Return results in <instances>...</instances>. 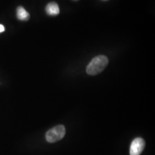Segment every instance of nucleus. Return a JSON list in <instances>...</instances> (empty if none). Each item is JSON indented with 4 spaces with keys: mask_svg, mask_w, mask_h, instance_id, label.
I'll return each instance as SVG.
<instances>
[{
    "mask_svg": "<svg viewBox=\"0 0 155 155\" xmlns=\"http://www.w3.org/2000/svg\"><path fill=\"white\" fill-rule=\"evenodd\" d=\"M108 59L105 55L95 56L86 68V72L90 75H96L102 72L108 64Z\"/></svg>",
    "mask_w": 155,
    "mask_h": 155,
    "instance_id": "1",
    "label": "nucleus"
},
{
    "mask_svg": "<svg viewBox=\"0 0 155 155\" xmlns=\"http://www.w3.org/2000/svg\"><path fill=\"white\" fill-rule=\"evenodd\" d=\"M102 1H109V0H102Z\"/></svg>",
    "mask_w": 155,
    "mask_h": 155,
    "instance_id": "7",
    "label": "nucleus"
},
{
    "mask_svg": "<svg viewBox=\"0 0 155 155\" xmlns=\"http://www.w3.org/2000/svg\"><path fill=\"white\" fill-rule=\"evenodd\" d=\"M75 1H77V0H75Z\"/></svg>",
    "mask_w": 155,
    "mask_h": 155,
    "instance_id": "8",
    "label": "nucleus"
},
{
    "mask_svg": "<svg viewBox=\"0 0 155 155\" xmlns=\"http://www.w3.org/2000/svg\"><path fill=\"white\" fill-rule=\"evenodd\" d=\"M47 13L50 16H56L59 14L60 9L57 3L52 2L49 3L45 8Z\"/></svg>",
    "mask_w": 155,
    "mask_h": 155,
    "instance_id": "4",
    "label": "nucleus"
},
{
    "mask_svg": "<svg viewBox=\"0 0 155 155\" xmlns=\"http://www.w3.org/2000/svg\"><path fill=\"white\" fill-rule=\"evenodd\" d=\"M66 134L65 127L59 125L50 129L45 134V138L48 142L53 143L63 139Z\"/></svg>",
    "mask_w": 155,
    "mask_h": 155,
    "instance_id": "2",
    "label": "nucleus"
},
{
    "mask_svg": "<svg viewBox=\"0 0 155 155\" xmlns=\"http://www.w3.org/2000/svg\"><path fill=\"white\" fill-rule=\"evenodd\" d=\"M5 30V29L4 26L3 25H2V24H0V33L3 32Z\"/></svg>",
    "mask_w": 155,
    "mask_h": 155,
    "instance_id": "6",
    "label": "nucleus"
},
{
    "mask_svg": "<svg viewBox=\"0 0 155 155\" xmlns=\"http://www.w3.org/2000/svg\"><path fill=\"white\" fill-rule=\"evenodd\" d=\"M145 142L142 138L138 137L133 140L130 147V155H140L144 150Z\"/></svg>",
    "mask_w": 155,
    "mask_h": 155,
    "instance_id": "3",
    "label": "nucleus"
},
{
    "mask_svg": "<svg viewBox=\"0 0 155 155\" xmlns=\"http://www.w3.org/2000/svg\"><path fill=\"white\" fill-rule=\"evenodd\" d=\"M17 17L21 21H27L29 18V14L22 6H19L17 9Z\"/></svg>",
    "mask_w": 155,
    "mask_h": 155,
    "instance_id": "5",
    "label": "nucleus"
}]
</instances>
